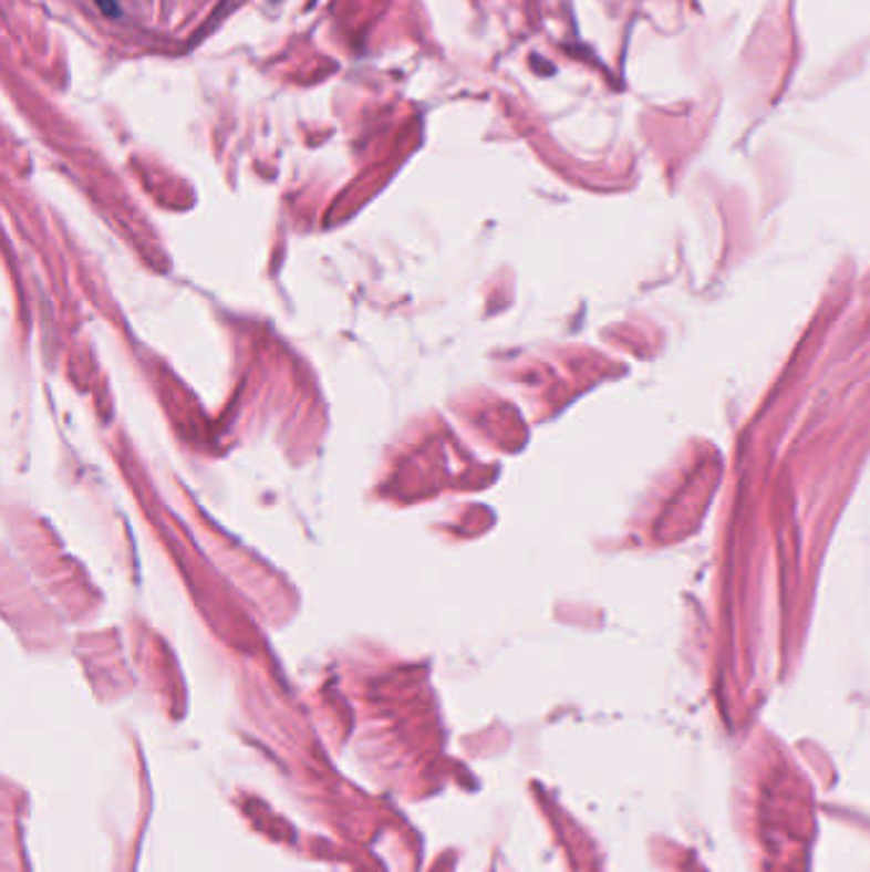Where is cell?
<instances>
[{
	"label": "cell",
	"mask_w": 870,
	"mask_h": 872,
	"mask_svg": "<svg viewBox=\"0 0 870 872\" xmlns=\"http://www.w3.org/2000/svg\"><path fill=\"white\" fill-rule=\"evenodd\" d=\"M95 6L107 15V19H118L121 15L118 0H95Z\"/></svg>",
	"instance_id": "1"
}]
</instances>
